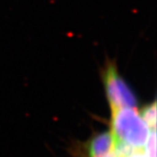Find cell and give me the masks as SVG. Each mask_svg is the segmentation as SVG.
I'll list each match as a JSON object with an SVG mask.
<instances>
[{"mask_svg": "<svg viewBox=\"0 0 157 157\" xmlns=\"http://www.w3.org/2000/svg\"><path fill=\"white\" fill-rule=\"evenodd\" d=\"M111 110V133L116 143L135 151H143L151 130L140 116V112L133 107Z\"/></svg>", "mask_w": 157, "mask_h": 157, "instance_id": "6da1fadb", "label": "cell"}, {"mask_svg": "<svg viewBox=\"0 0 157 157\" xmlns=\"http://www.w3.org/2000/svg\"><path fill=\"white\" fill-rule=\"evenodd\" d=\"M101 76L111 109L121 107L136 108L138 105L136 95L120 74L115 63L107 62Z\"/></svg>", "mask_w": 157, "mask_h": 157, "instance_id": "7a4b0ae2", "label": "cell"}, {"mask_svg": "<svg viewBox=\"0 0 157 157\" xmlns=\"http://www.w3.org/2000/svg\"><path fill=\"white\" fill-rule=\"evenodd\" d=\"M116 141L111 132L95 135L87 145L88 157H105L115 150Z\"/></svg>", "mask_w": 157, "mask_h": 157, "instance_id": "3957f363", "label": "cell"}, {"mask_svg": "<svg viewBox=\"0 0 157 157\" xmlns=\"http://www.w3.org/2000/svg\"><path fill=\"white\" fill-rule=\"evenodd\" d=\"M140 114L147 125L148 126L150 130H155V127H156V103L155 101L143 107Z\"/></svg>", "mask_w": 157, "mask_h": 157, "instance_id": "277c9868", "label": "cell"}, {"mask_svg": "<svg viewBox=\"0 0 157 157\" xmlns=\"http://www.w3.org/2000/svg\"><path fill=\"white\" fill-rule=\"evenodd\" d=\"M147 157H156V135L155 130H151L144 147Z\"/></svg>", "mask_w": 157, "mask_h": 157, "instance_id": "5b68a950", "label": "cell"}]
</instances>
